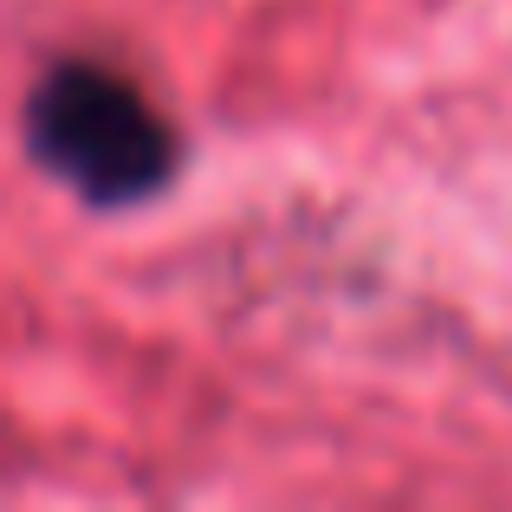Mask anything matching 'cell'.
Here are the masks:
<instances>
[{
  "instance_id": "1",
  "label": "cell",
  "mask_w": 512,
  "mask_h": 512,
  "mask_svg": "<svg viewBox=\"0 0 512 512\" xmlns=\"http://www.w3.org/2000/svg\"><path fill=\"white\" fill-rule=\"evenodd\" d=\"M20 137L39 175L98 214L143 208L182 169V130L98 59H52L26 85Z\"/></svg>"
}]
</instances>
